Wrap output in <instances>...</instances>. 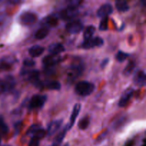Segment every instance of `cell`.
Segmentation results:
<instances>
[{"label":"cell","mask_w":146,"mask_h":146,"mask_svg":"<svg viewBox=\"0 0 146 146\" xmlns=\"http://www.w3.org/2000/svg\"><path fill=\"white\" fill-rule=\"evenodd\" d=\"M44 86H45L48 89L55 90V91H59L61 88V85L59 81H55V80L46 81V84L44 85Z\"/></svg>","instance_id":"44dd1931"},{"label":"cell","mask_w":146,"mask_h":146,"mask_svg":"<svg viewBox=\"0 0 146 146\" xmlns=\"http://www.w3.org/2000/svg\"><path fill=\"white\" fill-rule=\"evenodd\" d=\"M24 66L26 67H32L35 65V61L31 58H25L24 60V62H23Z\"/></svg>","instance_id":"4dcf8cb0"},{"label":"cell","mask_w":146,"mask_h":146,"mask_svg":"<svg viewBox=\"0 0 146 146\" xmlns=\"http://www.w3.org/2000/svg\"><path fill=\"white\" fill-rule=\"evenodd\" d=\"M21 74L23 75H27L28 81L34 84L37 88L44 87V84L39 79V71H38L37 70H32L29 71H26L25 72L21 73Z\"/></svg>","instance_id":"8992f818"},{"label":"cell","mask_w":146,"mask_h":146,"mask_svg":"<svg viewBox=\"0 0 146 146\" xmlns=\"http://www.w3.org/2000/svg\"><path fill=\"white\" fill-rule=\"evenodd\" d=\"M115 8L121 12H125L130 9L128 2L125 1H123V0H118V1H115Z\"/></svg>","instance_id":"7402d4cb"},{"label":"cell","mask_w":146,"mask_h":146,"mask_svg":"<svg viewBox=\"0 0 146 146\" xmlns=\"http://www.w3.org/2000/svg\"><path fill=\"white\" fill-rule=\"evenodd\" d=\"M113 11V6L110 3H106L102 4L97 10V16L100 18H104L105 17H108L109 14H112Z\"/></svg>","instance_id":"8fae6325"},{"label":"cell","mask_w":146,"mask_h":146,"mask_svg":"<svg viewBox=\"0 0 146 146\" xmlns=\"http://www.w3.org/2000/svg\"><path fill=\"white\" fill-rule=\"evenodd\" d=\"M48 49L51 55L58 56L59 54L65 51V47L61 43H54L49 45Z\"/></svg>","instance_id":"2e32d148"},{"label":"cell","mask_w":146,"mask_h":146,"mask_svg":"<svg viewBox=\"0 0 146 146\" xmlns=\"http://www.w3.org/2000/svg\"><path fill=\"white\" fill-rule=\"evenodd\" d=\"M81 104L77 103V104H76L75 105H74V108H73L72 113H71V117H70L69 123H68L66 125L68 130H70L73 126H74V123H75L76 122V118L78 117V114H79L80 111H81Z\"/></svg>","instance_id":"5bb4252c"},{"label":"cell","mask_w":146,"mask_h":146,"mask_svg":"<svg viewBox=\"0 0 146 146\" xmlns=\"http://www.w3.org/2000/svg\"><path fill=\"white\" fill-rule=\"evenodd\" d=\"M123 118H121V121H122V120L123 119ZM119 121H121V119L118 120V122H119ZM118 125V123H116L115 124V127H117V125Z\"/></svg>","instance_id":"8d00e7d4"},{"label":"cell","mask_w":146,"mask_h":146,"mask_svg":"<svg viewBox=\"0 0 146 146\" xmlns=\"http://www.w3.org/2000/svg\"><path fill=\"white\" fill-rule=\"evenodd\" d=\"M44 49L45 48L43 46H41L34 45L29 49V54L31 56V57L36 58V57H38L39 56H41L44 53Z\"/></svg>","instance_id":"ac0fdd59"},{"label":"cell","mask_w":146,"mask_h":146,"mask_svg":"<svg viewBox=\"0 0 146 146\" xmlns=\"http://www.w3.org/2000/svg\"><path fill=\"white\" fill-rule=\"evenodd\" d=\"M1 135H0V143H1Z\"/></svg>","instance_id":"74e56055"},{"label":"cell","mask_w":146,"mask_h":146,"mask_svg":"<svg viewBox=\"0 0 146 146\" xmlns=\"http://www.w3.org/2000/svg\"><path fill=\"white\" fill-rule=\"evenodd\" d=\"M61 61V58L59 56L54 55H47L42 59V64L44 65V68H54V66L58 64Z\"/></svg>","instance_id":"9c48e42d"},{"label":"cell","mask_w":146,"mask_h":146,"mask_svg":"<svg viewBox=\"0 0 146 146\" xmlns=\"http://www.w3.org/2000/svg\"><path fill=\"white\" fill-rule=\"evenodd\" d=\"M96 31V28L93 25H89L88 27H86V28L85 29L84 31V40L88 39V38H91L93 37V35L94 34Z\"/></svg>","instance_id":"cb8c5ba5"},{"label":"cell","mask_w":146,"mask_h":146,"mask_svg":"<svg viewBox=\"0 0 146 146\" xmlns=\"http://www.w3.org/2000/svg\"><path fill=\"white\" fill-rule=\"evenodd\" d=\"M3 146H9V145H3Z\"/></svg>","instance_id":"f35d334b"},{"label":"cell","mask_w":146,"mask_h":146,"mask_svg":"<svg viewBox=\"0 0 146 146\" xmlns=\"http://www.w3.org/2000/svg\"><path fill=\"white\" fill-rule=\"evenodd\" d=\"M134 94V90L132 88H128L123 93L118 101V106L120 107H124L128 104L130 100L133 97Z\"/></svg>","instance_id":"30bf717a"},{"label":"cell","mask_w":146,"mask_h":146,"mask_svg":"<svg viewBox=\"0 0 146 146\" xmlns=\"http://www.w3.org/2000/svg\"><path fill=\"white\" fill-rule=\"evenodd\" d=\"M48 33H49V29L47 27H43L36 31L35 34H34V36L36 39L41 40L46 38L48 36Z\"/></svg>","instance_id":"ffe728a7"},{"label":"cell","mask_w":146,"mask_h":146,"mask_svg":"<svg viewBox=\"0 0 146 146\" xmlns=\"http://www.w3.org/2000/svg\"><path fill=\"white\" fill-rule=\"evenodd\" d=\"M21 128H22V122L19 121L14 124V131H15L16 134H18L19 132L21 130Z\"/></svg>","instance_id":"e575fe53"},{"label":"cell","mask_w":146,"mask_h":146,"mask_svg":"<svg viewBox=\"0 0 146 146\" xmlns=\"http://www.w3.org/2000/svg\"><path fill=\"white\" fill-rule=\"evenodd\" d=\"M95 90V85L89 81H79L75 86V92L80 96H87L92 94Z\"/></svg>","instance_id":"6da1fadb"},{"label":"cell","mask_w":146,"mask_h":146,"mask_svg":"<svg viewBox=\"0 0 146 146\" xmlns=\"http://www.w3.org/2000/svg\"><path fill=\"white\" fill-rule=\"evenodd\" d=\"M19 19L20 24L22 25L31 26L36 22L37 19V16L34 12L24 11L20 14Z\"/></svg>","instance_id":"277c9868"},{"label":"cell","mask_w":146,"mask_h":146,"mask_svg":"<svg viewBox=\"0 0 146 146\" xmlns=\"http://www.w3.org/2000/svg\"><path fill=\"white\" fill-rule=\"evenodd\" d=\"M90 124V118L86 115L81 118L78 123V127L80 130H86Z\"/></svg>","instance_id":"d4e9b609"},{"label":"cell","mask_w":146,"mask_h":146,"mask_svg":"<svg viewBox=\"0 0 146 146\" xmlns=\"http://www.w3.org/2000/svg\"><path fill=\"white\" fill-rule=\"evenodd\" d=\"M7 92V88H6L5 82H4V78L1 79L0 78V95L3 93Z\"/></svg>","instance_id":"d6a6232c"},{"label":"cell","mask_w":146,"mask_h":146,"mask_svg":"<svg viewBox=\"0 0 146 146\" xmlns=\"http://www.w3.org/2000/svg\"><path fill=\"white\" fill-rule=\"evenodd\" d=\"M9 128L7 124L4 123L2 117L0 116V135H4L8 133Z\"/></svg>","instance_id":"83f0119b"},{"label":"cell","mask_w":146,"mask_h":146,"mask_svg":"<svg viewBox=\"0 0 146 146\" xmlns=\"http://www.w3.org/2000/svg\"><path fill=\"white\" fill-rule=\"evenodd\" d=\"M108 62H109V58H104V60H103L102 61H101V67L102 68H104L107 65H108Z\"/></svg>","instance_id":"d590c367"},{"label":"cell","mask_w":146,"mask_h":146,"mask_svg":"<svg viewBox=\"0 0 146 146\" xmlns=\"http://www.w3.org/2000/svg\"><path fill=\"white\" fill-rule=\"evenodd\" d=\"M63 123V120L62 119H58V120H54L52 121L51 122H50V123L48 124V128H47V134L49 136H51L54 134H55V133L61 128V125Z\"/></svg>","instance_id":"9a60e30c"},{"label":"cell","mask_w":146,"mask_h":146,"mask_svg":"<svg viewBox=\"0 0 146 146\" xmlns=\"http://www.w3.org/2000/svg\"><path fill=\"white\" fill-rule=\"evenodd\" d=\"M108 27V17H105L102 18L99 24V29L101 31H106Z\"/></svg>","instance_id":"f546056e"},{"label":"cell","mask_w":146,"mask_h":146,"mask_svg":"<svg viewBox=\"0 0 146 146\" xmlns=\"http://www.w3.org/2000/svg\"><path fill=\"white\" fill-rule=\"evenodd\" d=\"M29 146H39V140L32 137L29 143Z\"/></svg>","instance_id":"836d02e7"},{"label":"cell","mask_w":146,"mask_h":146,"mask_svg":"<svg viewBox=\"0 0 146 146\" xmlns=\"http://www.w3.org/2000/svg\"><path fill=\"white\" fill-rule=\"evenodd\" d=\"M14 63H15V59L12 57H3L0 59V71H9L11 69Z\"/></svg>","instance_id":"7c38bea8"},{"label":"cell","mask_w":146,"mask_h":146,"mask_svg":"<svg viewBox=\"0 0 146 146\" xmlns=\"http://www.w3.org/2000/svg\"><path fill=\"white\" fill-rule=\"evenodd\" d=\"M58 22V18L55 16H49L44 20V27L49 28V27H55Z\"/></svg>","instance_id":"603a6c76"},{"label":"cell","mask_w":146,"mask_h":146,"mask_svg":"<svg viewBox=\"0 0 146 146\" xmlns=\"http://www.w3.org/2000/svg\"><path fill=\"white\" fill-rule=\"evenodd\" d=\"M51 146H54V145H51Z\"/></svg>","instance_id":"ab89813d"},{"label":"cell","mask_w":146,"mask_h":146,"mask_svg":"<svg viewBox=\"0 0 146 146\" xmlns=\"http://www.w3.org/2000/svg\"><path fill=\"white\" fill-rule=\"evenodd\" d=\"M46 100L47 96L45 95H40V94L34 95L29 102V108L30 110L41 108L46 102Z\"/></svg>","instance_id":"7a4b0ae2"},{"label":"cell","mask_w":146,"mask_h":146,"mask_svg":"<svg viewBox=\"0 0 146 146\" xmlns=\"http://www.w3.org/2000/svg\"><path fill=\"white\" fill-rule=\"evenodd\" d=\"M84 29V24L79 19L70 21L66 25V30L70 34H78Z\"/></svg>","instance_id":"52a82bcc"},{"label":"cell","mask_w":146,"mask_h":146,"mask_svg":"<svg viewBox=\"0 0 146 146\" xmlns=\"http://www.w3.org/2000/svg\"><path fill=\"white\" fill-rule=\"evenodd\" d=\"M78 7L67 6L59 12V17L63 20H70L78 14Z\"/></svg>","instance_id":"ba28073f"},{"label":"cell","mask_w":146,"mask_h":146,"mask_svg":"<svg viewBox=\"0 0 146 146\" xmlns=\"http://www.w3.org/2000/svg\"><path fill=\"white\" fill-rule=\"evenodd\" d=\"M46 134V131L44 128L40 127L39 128H38V129L32 134V137H34V138H37V139H38L40 141V140L42 139L43 138H44Z\"/></svg>","instance_id":"4316f807"},{"label":"cell","mask_w":146,"mask_h":146,"mask_svg":"<svg viewBox=\"0 0 146 146\" xmlns=\"http://www.w3.org/2000/svg\"><path fill=\"white\" fill-rule=\"evenodd\" d=\"M40 125H37V124H34V125H31V126L29 128V129L27 130V135H32V134L34 133V132H35L36 131L38 128H40Z\"/></svg>","instance_id":"1f68e13d"},{"label":"cell","mask_w":146,"mask_h":146,"mask_svg":"<svg viewBox=\"0 0 146 146\" xmlns=\"http://www.w3.org/2000/svg\"><path fill=\"white\" fill-rule=\"evenodd\" d=\"M128 56H129V54H127V53L124 52L123 51H118V53L115 55V58H116L118 62H123L128 58Z\"/></svg>","instance_id":"f1b7e54d"},{"label":"cell","mask_w":146,"mask_h":146,"mask_svg":"<svg viewBox=\"0 0 146 146\" xmlns=\"http://www.w3.org/2000/svg\"><path fill=\"white\" fill-rule=\"evenodd\" d=\"M84 71V65L81 63H76L71 65L67 71V78L68 81H74Z\"/></svg>","instance_id":"3957f363"},{"label":"cell","mask_w":146,"mask_h":146,"mask_svg":"<svg viewBox=\"0 0 146 146\" xmlns=\"http://www.w3.org/2000/svg\"><path fill=\"white\" fill-rule=\"evenodd\" d=\"M104 39L101 37L96 36L92 37L88 39L84 40L81 44V47L85 49L94 48V47H100L104 45Z\"/></svg>","instance_id":"5b68a950"},{"label":"cell","mask_w":146,"mask_h":146,"mask_svg":"<svg viewBox=\"0 0 146 146\" xmlns=\"http://www.w3.org/2000/svg\"><path fill=\"white\" fill-rule=\"evenodd\" d=\"M4 82H5L6 88H7V92L12 91L16 85L15 78H14L12 76L9 75L7 76L4 78Z\"/></svg>","instance_id":"d6986e66"},{"label":"cell","mask_w":146,"mask_h":146,"mask_svg":"<svg viewBox=\"0 0 146 146\" xmlns=\"http://www.w3.org/2000/svg\"><path fill=\"white\" fill-rule=\"evenodd\" d=\"M135 62H134V61H130V62L128 64V65L125 66L124 71H123L124 75L126 76L131 75V73L133 71L134 68H135Z\"/></svg>","instance_id":"484cf974"},{"label":"cell","mask_w":146,"mask_h":146,"mask_svg":"<svg viewBox=\"0 0 146 146\" xmlns=\"http://www.w3.org/2000/svg\"><path fill=\"white\" fill-rule=\"evenodd\" d=\"M145 74L143 70H138L135 71L133 76V83L139 87H143L145 85Z\"/></svg>","instance_id":"4fadbf2b"},{"label":"cell","mask_w":146,"mask_h":146,"mask_svg":"<svg viewBox=\"0 0 146 146\" xmlns=\"http://www.w3.org/2000/svg\"><path fill=\"white\" fill-rule=\"evenodd\" d=\"M68 128H67L66 125L58 133V134L56 135V136L54 138V141H53V144L52 145L54 146H59L61 144V143L63 142L64 141V138L66 136V134L67 131H68Z\"/></svg>","instance_id":"e0dca14e"}]
</instances>
